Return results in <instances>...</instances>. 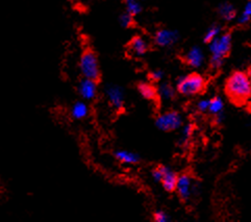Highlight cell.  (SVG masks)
Listing matches in <instances>:
<instances>
[{
    "label": "cell",
    "instance_id": "obj_1",
    "mask_svg": "<svg viewBox=\"0 0 251 222\" xmlns=\"http://www.w3.org/2000/svg\"><path fill=\"white\" fill-rule=\"evenodd\" d=\"M225 93L229 100L238 106L246 104L251 96V81L249 74L236 70L225 81Z\"/></svg>",
    "mask_w": 251,
    "mask_h": 222
},
{
    "label": "cell",
    "instance_id": "obj_2",
    "mask_svg": "<svg viewBox=\"0 0 251 222\" xmlns=\"http://www.w3.org/2000/svg\"><path fill=\"white\" fill-rule=\"evenodd\" d=\"M176 92L183 96H195L201 94L206 89V79L196 72L181 75L176 80Z\"/></svg>",
    "mask_w": 251,
    "mask_h": 222
},
{
    "label": "cell",
    "instance_id": "obj_3",
    "mask_svg": "<svg viewBox=\"0 0 251 222\" xmlns=\"http://www.w3.org/2000/svg\"><path fill=\"white\" fill-rule=\"evenodd\" d=\"M78 66L82 77L93 79L98 83L101 79V70H100L98 56L93 49L86 48L82 51Z\"/></svg>",
    "mask_w": 251,
    "mask_h": 222
},
{
    "label": "cell",
    "instance_id": "obj_4",
    "mask_svg": "<svg viewBox=\"0 0 251 222\" xmlns=\"http://www.w3.org/2000/svg\"><path fill=\"white\" fill-rule=\"evenodd\" d=\"M182 123L183 118L181 114L174 110L160 114L155 119V126L166 133L179 129L182 126Z\"/></svg>",
    "mask_w": 251,
    "mask_h": 222
},
{
    "label": "cell",
    "instance_id": "obj_5",
    "mask_svg": "<svg viewBox=\"0 0 251 222\" xmlns=\"http://www.w3.org/2000/svg\"><path fill=\"white\" fill-rule=\"evenodd\" d=\"M232 46V36L231 32L225 31L215 38L212 42L208 43V48L212 55L220 56L222 59L228 56Z\"/></svg>",
    "mask_w": 251,
    "mask_h": 222
},
{
    "label": "cell",
    "instance_id": "obj_6",
    "mask_svg": "<svg viewBox=\"0 0 251 222\" xmlns=\"http://www.w3.org/2000/svg\"><path fill=\"white\" fill-rule=\"evenodd\" d=\"M180 39V35L177 30L169 28H161L155 31L153 36V42L155 45L162 48L172 47L176 44Z\"/></svg>",
    "mask_w": 251,
    "mask_h": 222
},
{
    "label": "cell",
    "instance_id": "obj_7",
    "mask_svg": "<svg viewBox=\"0 0 251 222\" xmlns=\"http://www.w3.org/2000/svg\"><path fill=\"white\" fill-rule=\"evenodd\" d=\"M105 96L113 108L117 111H120L124 108V102H125V92L124 89L115 84H110L105 86L104 89Z\"/></svg>",
    "mask_w": 251,
    "mask_h": 222
},
{
    "label": "cell",
    "instance_id": "obj_8",
    "mask_svg": "<svg viewBox=\"0 0 251 222\" xmlns=\"http://www.w3.org/2000/svg\"><path fill=\"white\" fill-rule=\"evenodd\" d=\"M193 185L194 180L189 173H182L178 175L175 191L177 192L181 201L187 202L191 199V196L193 195Z\"/></svg>",
    "mask_w": 251,
    "mask_h": 222
},
{
    "label": "cell",
    "instance_id": "obj_9",
    "mask_svg": "<svg viewBox=\"0 0 251 222\" xmlns=\"http://www.w3.org/2000/svg\"><path fill=\"white\" fill-rule=\"evenodd\" d=\"M77 92L82 100H94L98 95V81L82 77L77 85Z\"/></svg>",
    "mask_w": 251,
    "mask_h": 222
},
{
    "label": "cell",
    "instance_id": "obj_10",
    "mask_svg": "<svg viewBox=\"0 0 251 222\" xmlns=\"http://www.w3.org/2000/svg\"><path fill=\"white\" fill-rule=\"evenodd\" d=\"M183 61L190 66L191 68H200L204 64L205 55L201 47L199 46H193L191 47L189 50L186 52L185 56H183Z\"/></svg>",
    "mask_w": 251,
    "mask_h": 222
},
{
    "label": "cell",
    "instance_id": "obj_11",
    "mask_svg": "<svg viewBox=\"0 0 251 222\" xmlns=\"http://www.w3.org/2000/svg\"><path fill=\"white\" fill-rule=\"evenodd\" d=\"M128 50L135 56H143L149 50V44L143 36L132 37L128 43Z\"/></svg>",
    "mask_w": 251,
    "mask_h": 222
},
{
    "label": "cell",
    "instance_id": "obj_12",
    "mask_svg": "<svg viewBox=\"0 0 251 222\" xmlns=\"http://www.w3.org/2000/svg\"><path fill=\"white\" fill-rule=\"evenodd\" d=\"M137 90L144 99L155 102L160 101V98H158L157 94V88L153 84L147 83V81H141L137 86Z\"/></svg>",
    "mask_w": 251,
    "mask_h": 222
},
{
    "label": "cell",
    "instance_id": "obj_13",
    "mask_svg": "<svg viewBox=\"0 0 251 222\" xmlns=\"http://www.w3.org/2000/svg\"><path fill=\"white\" fill-rule=\"evenodd\" d=\"M114 158L121 164H125V165H137L141 162L139 153L125 149L114 151Z\"/></svg>",
    "mask_w": 251,
    "mask_h": 222
},
{
    "label": "cell",
    "instance_id": "obj_14",
    "mask_svg": "<svg viewBox=\"0 0 251 222\" xmlns=\"http://www.w3.org/2000/svg\"><path fill=\"white\" fill-rule=\"evenodd\" d=\"M177 178H178V174L176 172L173 171L170 167L167 166L161 180L164 190L168 193L175 192V189H176V184H177Z\"/></svg>",
    "mask_w": 251,
    "mask_h": 222
},
{
    "label": "cell",
    "instance_id": "obj_15",
    "mask_svg": "<svg viewBox=\"0 0 251 222\" xmlns=\"http://www.w3.org/2000/svg\"><path fill=\"white\" fill-rule=\"evenodd\" d=\"M217 13L220 16V18L226 22H230L236 20L237 16H238V12L237 9L235 7L232 3L228 2V1H224L221 2L218 7H217Z\"/></svg>",
    "mask_w": 251,
    "mask_h": 222
},
{
    "label": "cell",
    "instance_id": "obj_16",
    "mask_svg": "<svg viewBox=\"0 0 251 222\" xmlns=\"http://www.w3.org/2000/svg\"><path fill=\"white\" fill-rule=\"evenodd\" d=\"M176 89H175L168 81H160L157 87V94L160 100L172 101L176 97Z\"/></svg>",
    "mask_w": 251,
    "mask_h": 222
},
{
    "label": "cell",
    "instance_id": "obj_17",
    "mask_svg": "<svg viewBox=\"0 0 251 222\" xmlns=\"http://www.w3.org/2000/svg\"><path fill=\"white\" fill-rule=\"evenodd\" d=\"M71 117L75 120H83L90 115V108L85 100L74 102L70 109Z\"/></svg>",
    "mask_w": 251,
    "mask_h": 222
},
{
    "label": "cell",
    "instance_id": "obj_18",
    "mask_svg": "<svg viewBox=\"0 0 251 222\" xmlns=\"http://www.w3.org/2000/svg\"><path fill=\"white\" fill-rule=\"evenodd\" d=\"M182 127V131H181V138L179 140L178 142V145L180 147H185L189 144V141L190 139L193 137V134H194V130H195V125L193 124V123H187V124H185Z\"/></svg>",
    "mask_w": 251,
    "mask_h": 222
},
{
    "label": "cell",
    "instance_id": "obj_19",
    "mask_svg": "<svg viewBox=\"0 0 251 222\" xmlns=\"http://www.w3.org/2000/svg\"><path fill=\"white\" fill-rule=\"evenodd\" d=\"M222 32V26L220 25L219 23H214L212 25L208 27L205 31V34L203 36V43L208 44L212 41L218 37Z\"/></svg>",
    "mask_w": 251,
    "mask_h": 222
},
{
    "label": "cell",
    "instance_id": "obj_20",
    "mask_svg": "<svg viewBox=\"0 0 251 222\" xmlns=\"http://www.w3.org/2000/svg\"><path fill=\"white\" fill-rule=\"evenodd\" d=\"M236 20L240 26H245V25H247V24L250 23V20H251V1L250 0H248V1L246 2L244 9H243V12H242V14L240 16H237Z\"/></svg>",
    "mask_w": 251,
    "mask_h": 222
},
{
    "label": "cell",
    "instance_id": "obj_21",
    "mask_svg": "<svg viewBox=\"0 0 251 222\" xmlns=\"http://www.w3.org/2000/svg\"><path fill=\"white\" fill-rule=\"evenodd\" d=\"M223 109H224V102L220 96L216 95L215 97L212 98V99H210V104H208L207 112L210 113L212 116L213 115L222 112Z\"/></svg>",
    "mask_w": 251,
    "mask_h": 222
},
{
    "label": "cell",
    "instance_id": "obj_22",
    "mask_svg": "<svg viewBox=\"0 0 251 222\" xmlns=\"http://www.w3.org/2000/svg\"><path fill=\"white\" fill-rule=\"evenodd\" d=\"M119 23L122 27L129 28L133 25V23H135V17L125 11L119 16Z\"/></svg>",
    "mask_w": 251,
    "mask_h": 222
},
{
    "label": "cell",
    "instance_id": "obj_23",
    "mask_svg": "<svg viewBox=\"0 0 251 222\" xmlns=\"http://www.w3.org/2000/svg\"><path fill=\"white\" fill-rule=\"evenodd\" d=\"M224 60L220 56H216V55H211L210 59V67L214 71H218L222 68V66L224 64Z\"/></svg>",
    "mask_w": 251,
    "mask_h": 222
},
{
    "label": "cell",
    "instance_id": "obj_24",
    "mask_svg": "<svg viewBox=\"0 0 251 222\" xmlns=\"http://www.w3.org/2000/svg\"><path fill=\"white\" fill-rule=\"evenodd\" d=\"M166 167L165 165H157L151 172V175H152V178L154 179V182L156 183H161L162 180V177H163V174L164 172L166 170Z\"/></svg>",
    "mask_w": 251,
    "mask_h": 222
},
{
    "label": "cell",
    "instance_id": "obj_25",
    "mask_svg": "<svg viewBox=\"0 0 251 222\" xmlns=\"http://www.w3.org/2000/svg\"><path fill=\"white\" fill-rule=\"evenodd\" d=\"M153 220L155 222H169L171 221V217L169 216L168 213H166L165 211L158 210L155 211L153 214Z\"/></svg>",
    "mask_w": 251,
    "mask_h": 222
},
{
    "label": "cell",
    "instance_id": "obj_26",
    "mask_svg": "<svg viewBox=\"0 0 251 222\" xmlns=\"http://www.w3.org/2000/svg\"><path fill=\"white\" fill-rule=\"evenodd\" d=\"M148 77L150 78V80L153 81V83H160V81H162L165 77V72L161 69H156L149 72Z\"/></svg>",
    "mask_w": 251,
    "mask_h": 222
},
{
    "label": "cell",
    "instance_id": "obj_27",
    "mask_svg": "<svg viewBox=\"0 0 251 222\" xmlns=\"http://www.w3.org/2000/svg\"><path fill=\"white\" fill-rule=\"evenodd\" d=\"M208 104H210V99H201L197 102L196 108L199 112L205 113L208 110Z\"/></svg>",
    "mask_w": 251,
    "mask_h": 222
},
{
    "label": "cell",
    "instance_id": "obj_28",
    "mask_svg": "<svg viewBox=\"0 0 251 222\" xmlns=\"http://www.w3.org/2000/svg\"><path fill=\"white\" fill-rule=\"evenodd\" d=\"M224 120H225V114H224L223 111L218 113V114H216V115H213V122H214V124H216V125L222 124Z\"/></svg>",
    "mask_w": 251,
    "mask_h": 222
},
{
    "label": "cell",
    "instance_id": "obj_29",
    "mask_svg": "<svg viewBox=\"0 0 251 222\" xmlns=\"http://www.w3.org/2000/svg\"><path fill=\"white\" fill-rule=\"evenodd\" d=\"M125 1H142V2H143L144 0H124V2Z\"/></svg>",
    "mask_w": 251,
    "mask_h": 222
}]
</instances>
